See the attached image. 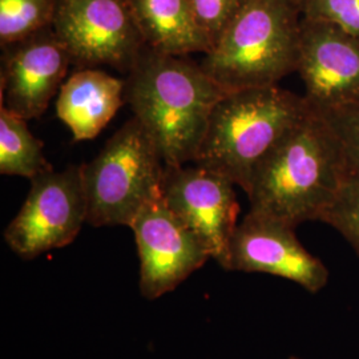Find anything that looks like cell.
Wrapping results in <instances>:
<instances>
[{
	"label": "cell",
	"mask_w": 359,
	"mask_h": 359,
	"mask_svg": "<svg viewBox=\"0 0 359 359\" xmlns=\"http://www.w3.org/2000/svg\"><path fill=\"white\" fill-rule=\"evenodd\" d=\"M297 72L314 111L359 104V36L332 23L302 18Z\"/></svg>",
	"instance_id": "cell-11"
},
{
	"label": "cell",
	"mask_w": 359,
	"mask_h": 359,
	"mask_svg": "<svg viewBox=\"0 0 359 359\" xmlns=\"http://www.w3.org/2000/svg\"><path fill=\"white\" fill-rule=\"evenodd\" d=\"M348 176L342 144L321 114L308 117L257 169L250 210L298 226L322 221Z\"/></svg>",
	"instance_id": "cell-2"
},
{
	"label": "cell",
	"mask_w": 359,
	"mask_h": 359,
	"mask_svg": "<svg viewBox=\"0 0 359 359\" xmlns=\"http://www.w3.org/2000/svg\"><path fill=\"white\" fill-rule=\"evenodd\" d=\"M129 228L140 258V292L148 299L173 292L210 259L204 245L173 215L161 193L142 208Z\"/></svg>",
	"instance_id": "cell-9"
},
{
	"label": "cell",
	"mask_w": 359,
	"mask_h": 359,
	"mask_svg": "<svg viewBox=\"0 0 359 359\" xmlns=\"http://www.w3.org/2000/svg\"><path fill=\"white\" fill-rule=\"evenodd\" d=\"M302 18L327 22L359 36V0H298Z\"/></svg>",
	"instance_id": "cell-18"
},
{
	"label": "cell",
	"mask_w": 359,
	"mask_h": 359,
	"mask_svg": "<svg viewBox=\"0 0 359 359\" xmlns=\"http://www.w3.org/2000/svg\"><path fill=\"white\" fill-rule=\"evenodd\" d=\"M87 216L81 165L48 169L31 179L26 201L6 228L4 241L15 255L32 259L74 243Z\"/></svg>",
	"instance_id": "cell-6"
},
{
	"label": "cell",
	"mask_w": 359,
	"mask_h": 359,
	"mask_svg": "<svg viewBox=\"0 0 359 359\" xmlns=\"http://www.w3.org/2000/svg\"><path fill=\"white\" fill-rule=\"evenodd\" d=\"M56 0H0V46L52 26Z\"/></svg>",
	"instance_id": "cell-16"
},
{
	"label": "cell",
	"mask_w": 359,
	"mask_h": 359,
	"mask_svg": "<svg viewBox=\"0 0 359 359\" xmlns=\"http://www.w3.org/2000/svg\"><path fill=\"white\" fill-rule=\"evenodd\" d=\"M317 112L323 116L342 144L348 175L359 173V104Z\"/></svg>",
	"instance_id": "cell-19"
},
{
	"label": "cell",
	"mask_w": 359,
	"mask_h": 359,
	"mask_svg": "<svg viewBox=\"0 0 359 359\" xmlns=\"http://www.w3.org/2000/svg\"><path fill=\"white\" fill-rule=\"evenodd\" d=\"M129 3L147 48L172 56L212 51V43L198 26L188 0Z\"/></svg>",
	"instance_id": "cell-14"
},
{
	"label": "cell",
	"mask_w": 359,
	"mask_h": 359,
	"mask_svg": "<svg viewBox=\"0 0 359 359\" xmlns=\"http://www.w3.org/2000/svg\"><path fill=\"white\" fill-rule=\"evenodd\" d=\"M310 112L305 96L278 86L229 90L213 108L193 163L246 192L257 169Z\"/></svg>",
	"instance_id": "cell-3"
},
{
	"label": "cell",
	"mask_w": 359,
	"mask_h": 359,
	"mask_svg": "<svg viewBox=\"0 0 359 359\" xmlns=\"http://www.w3.org/2000/svg\"><path fill=\"white\" fill-rule=\"evenodd\" d=\"M298 0H246L200 63L226 90L277 86L297 72Z\"/></svg>",
	"instance_id": "cell-4"
},
{
	"label": "cell",
	"mask_w": 359,
	"mask_h": 359,
	"mask_svg": "<svg viewBox=\"0 0 359 359\" xmlns=\"http://www.w3.org/2000/svg\"><path fill=\"white\" fill-rule=\"evenodd\" d=\"M193 15L204 31L212 50L246 0H188Z\"/></svg>",
	"instance_id": "cell-20"
},
{
	"label": "cell",
	"mask_w": 359,
	"mask_h": 359,
	"mask_svg": "<svg viewBox=\"0 0 359 359\" xmlns=\"http://www.w3.org/2000/svg\"><path fill=\"white\" fill-rule=\"evenodd\" d=\"M1 104L26 120L46 112L72 65L69 52L47 27L1 47Z\"/></svg>",
	"instance_id": "cell-12"
},
{
	"label": "cell",
	"mask_w": 359,
	"mask_h": 359,
	"mask_svg": "<svg viewBox=\"0 0 359 359\" xmlns=\"http://www.w3.org/2000/svg\"><path fill=\"white\" fill-rule=\"evenodd\" d=\"M228 92L188 56L149 48L126 80V102L154 137L167 165L194 161L212 111Z\"/></svg>",
	"instance_id": "cell-1"
},
{
	"label": "cell",
	"mask_w": 359,
	"mask_h": 359,
	"mask_svg": "<svg viewBox=\"0 0 359 359\" xmlns=\"http://www.w3.org/2000/svg\"><path fill=\"white\" fill-rule=\"evenodd\" d=\"M292 359H298V358H292Z\"/></svg>",
	"instance_id": "cell-21"
},
{
	"label": "cell",
	"mask_w": 359,
	"mask_h": 359,
	"mask_svg": "<svg viewBox=\"0 0 359 359\" xmlns=\"http://www.w3.org/2000/svg\"><path fill=\"white\" fill-rule=\"evenodd\" d=\"M26 118L0 105V173L34 179L52 169L43 154V142L27 126Z\"/></svg>",
	"instance_id": "cell-15"
},
{
	"label": "cell",
	"mask_w": 359,
	"mask_h": 359,
	"mask_svg": "<svg viewBox=\"0 0 359 359\" xmlns=\"http://www.w3.org/2000/svg\"><path fill=\"white\" fill-rule=\"evenodd\" d=\"M126 103V80L86 68L63 83L56 116L71 129L74 142L95 139Z\"/></svg>",
	"instance_id": "cell-13"
},
{
	"label": "cell",
	"mask_w": 359,
	"mask_h": 359,
	"mask_svg": "<svg viewBox=\"0 0 359 359\" xmlns=\"http://www.w3.org/2000/svg\"><path fill=\"white\" fill-rule=\"evenodd\" d=\"M165 165L154 137L133 116L100 154L81 165L87 224L130 226L142 208L161 193Z\"/></svg>",
	"instance_id": "cell-5"
},
{
	"label": "cell",
	"mask_w": 359,
	"mask_h": 359,
	"mask_svg": "<svg viewBox=\"0 0 359 359\" xmlns=\"http://www.w3.org/2000/svg\"><path fill=\"white\" fill-rule=\"evenodd\" d=\"M225 270L281 277L310 293L329 281V270L299 243L295 226L253 210L236 228Z\"/></svg>",
	"instance_id": "cell-10"
},
{
	"label": "cell",
	"mask_w": 359,
	"mask_h": 359,
	"mask_svg": "<svg viewBox=\"0 0 359 359\" xmlns=\"http://www.w3.org/2000/svg\"><path fill=\"white\" fill-rule=\"evenodd\" d=\"M234 187L231 180L194 163L165 165L161 182L168 208L224 269L240 215Z\"/></svg>",
	"instance_id": "cell-8"
},
{
	"label": "cell",
	"mask_w": 359,
	"mask_h": 359,
	"mask_svg": "<svg viewBox=\"0 0 359 359\" xmlns=\"http://www.w3.org/2000/svg\"><path fill=\"white\" fill-rule=\"evenodd\" d=\"M52 28L80 69L128 74L147 48L129 0H56Z\"/></svg>",
	"instance_id": "cell-7"
},
{
	"label": "cell",
	"mask_w": 359,
	"mask_h": 359,
	"mask_svg": "<svg viewBox=\"0 0 359 359\" xmlns=\"http://www.w3.org/2000/svg\"><path fill=\"white\" fill-rule=\"evenodd\" d=\"M322 222L339 231L359 255V173L347 176Z\"/></svg>",
	"instance_id": "cell-17"
}]
</instances>
